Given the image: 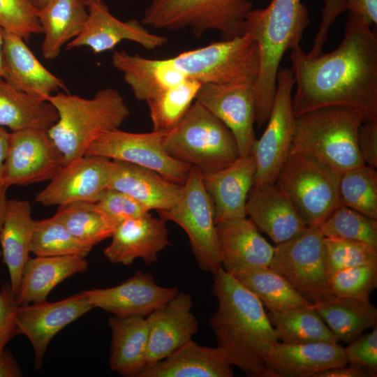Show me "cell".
Masks as SVG:
<instances>
[{
	"mask_svg": "<svg viewBox=\"0 0 377 377\" xmlns=\"http://www.w3.org/2000/svg\"><path fill=\"white\" fill-rule=\"evenodd\" d=\"M290 60L295 117L344 107L360 112L365 120H377V37L356 15L349 13L343 38L334 50L310 57L299 44L291 49Z\"/></svg>",
	"mask_w": 377,
	"mask_h": 377,
	"instance_id": "obj_1",
	"label": "cell"
},
{
	"mask_svg": "<svg viewBox=\"0 0 377 377\" xmlns=\"http://www.w3.org/2000/svg\"><path fill=\"white\" fill-rule=\"evenodd\" d=\"M218 307L209 320L219 347L249 377H274L265 356L279 341L260 300L221 267L214 274Z\"/></svg>",
	"mask_w": 377,
	"mask_h": 377,
	"instance_id": "obj_2",
	"label": "cell"
},
{
	"mask_svg": "<svg viewBox=\"0 0 377 377\" xmlns=\"http://www.w3.org/2000/svg\"><path fill=\"white\" fill-rule=\"evenodd\" d=\"M309 23L308 8L302 0H272L265 8L253 9L247 16L244 34L256 40L259 51V71L254 84L258 127L269 118L283 56L300 44Z\"/></svg>",
	"mask_w": 377,
	"mask_h": 377,
	"instance_id": "obj_3",
	"label": "cell"
},
{
	"mask_svg": "<svg viewBox=\"0 0 377 377\" xmlns=\"http://www.w3.org/2000/svg\"><path fill=\"white\" fill-rule=\"evenodd\" d=\"M47 101L58 114L48 133L66 164L83 156L100 135L119 128L130 115L121 95L111 87L98 90L91 98L61 91Z\"/></svg>",
	"mask_w": 377,
	"mask_h": 377,
	"instance_id": "obj_4",
	"label": "cell"
},
{
	"mask_svg": "<svg viewBox=\"0 0 377 377\" xmlns=\"http://www.w3.org/2000/svg\"><path fill=\"white\" fill-rule=\"evenodd\" d=\"M365 120L344 107L316 109L294 118L290 150L309 155L341 174L364 163L357 133Z\"/></svg>",
	"mask_w": 377,
	"mask_h": 377,
	"instance_id": "obj_5",
	"label": "cell"
},
{
	"mask_svg": "<svg viewBox=\"0 0 377 377\" xmlns=\"http://www.w3.org/2000/svg\"><path fill=\"white\" fill-rule=\"evenodd\" d=\"M163 147L170 156L202 172L221 170L239 156L231 131L196 101L179 123L165 133Z\"/></svg>",
	"mask_w": 377,
	"mask_h": 377,
	"instance_id": "obj_6",
	"label": "cell"
},
{
	"mask_svg": "<svg viewBox=\"0 0 377 377\" xmlns=\"http://www.w3.org/2000/svg\"><path fill=\"white\" fill-rule=\"evenodd\" d=\"M253 9L252 0H150L141 22L166 31L189 29L196 38L216 31L227 40L244 34Z\"/></svg>",
	"mask_w": 377,
	"mask_h": 377,
	"instance_id": "obj_7",
	"label": "cell"
},
{
	"mask_svg": "<svg viewBox=\"0 0 377 377\" xmlns=\"http://www.w3.org/2000/svg\"><path fill=\"white\" fill-rule=\"evenodd\" d=\"M340 175L309 155L290 150L275 183L304 223L319 227L339 206Z\"/></svg>",
	"mask_w": 377,
	"mask_h": 377,
	"instance_id": "obj_8",
	"label": "cell"
},
{
	"mask_svg": "<svg viewBox=\"0 0 377 377\" xmlns=\"http://www.w3.org/2000/svg\"><path fill=\"white\" fill-rule=\"evenodd\" d=\"M170 59L187 78L202 84H254L259 71L258 44L248 34L183 52Z\"/></svg>",
	"mask_w": 377,
	"mask_h": 377,
	"instance_id": "obj_9",
	"label": "cell"
},
{
	"mask_svg": "<svg viewBox=\"0 0 377 377\" xmlns=\"http://www.w3.org/2000/svg\"><path fill=\"white\" fill-rule=\"evenodd\" d=\"M157 212L184 230L200 269L214 274L221 267L213 204L198 168L191 167L175 203Z\"/></svg>",
	"mask_w": 377,
	"mask_h": 377,
	"instance_id": "obj_10",
	"label": "cell"
},
{
	"mask_svg": "<svg viewBox=\"0 0 377 377\" xmlns=\"http://www.w3.org/2000/svg\"><path fill=\"white\" fill-rule=\"evenodd\" d=\"M269 267L313 304L330 295L324 256V237L318 227L307 226L276 244Z\"/></svg>",
	"mask_w": 377,
	"mask_h": 377,
	"instance_id": "obj_11",
	"label": "cell"
},
{
	"mask_svg": "<svg viewBox=\"0 0 377 377\" xmlns=\"http://www.w3.org/2000/svg\"><path fill=\"white\" fill-rule=\"evenodd\" d=\"M295 80L290 69L279 68L276 87L267 126L251 150L256 171L253 185L276 182L292 143L294 115L292 92Z\"/></svg>",
	"mask_w": 377,
	"mask_h": 377,
	"instance_id": "obj_12",
	"label": "cell"
},
{
	"mask_svg": "<svg viewBox=\"0 0 377 377\" xmlns=\"http://www.w3.org/2000/svg\"><path fill=\"white\" fill-rule=\"evenodd\" d=\"M165 133L153 131L151 133H131L117 128L100 135L84 155H98L140 165L183 185L192 166L167 153L163 147Z\"/></svg>",
	"mask_w": 377,
	"mask_h": 377,
	"instance_id": "obj_13",
	"label": "cell"
},
{
	"mask_svg": "<svg viewBox=\"0 0 377 377\" xmlns=\"http://www.w3.org/2000/svg\"><path fill=\"white\" fill-rule=\"evenodd\" d=\"M65 165L48 129L29 128L11 131L1 184L8 188L50 181Z\"/></svg>",
	"mask_w": 377,
	"mask_h": 377,
	"instance_id": "obj_14",
	"label": "cell"
},
{
	"mask_svg": "<svg viewBox=\"0 0 377 377\" xmlns=\"http://www.w3.org/2000/svg\"><path fill=\"white\" fill-rule=\"evenodd\" d=\"M113 161L98 155H84L66 164L36 194L35 202L44 206L73 202H96L108 188Z\"/></svg>",
	"mask_w": 377,
	"mask_h": 377,
	"instance_id": "obj_15",
	"label": "cell"
},
{
	"mask_svg": "<svg viewBox=\"0 0 377 377\" xmlns=\"http://www.w3.org/2000/svg\"><path fill=\"white\" fill-rule=\"evenodd\" d=\"M231 131L239 156L251 153L256 140V94L247 83L202 84L195 100Z\"/></svg>",
	"mask_w": 377,
	"mask_h": 377,
	"instance_id": "obj_16",
	"label": "cell"
},
{
	"mask_svg": "<svg viewBox=\"0 0 377 377\" xmlns=\"http://www.w3.org/2000/svg\"><path fill=\"white\" fill-rule=\"evenodd\" d=\"M94 308L83 291L64 300H46L20 306L17 316V334L26 336L30 341L35 367L40 369L52 339L63 328Z\"/></svg>",
	"mask_w": 377,
	"mask_h": 377,
	"instance_id": "obj_17",
	"label": "cell"
},
{
	"mask_svg": "<svg viewBox=\"0 0 377 377\" xmlns=\"http://www.w3.org/2000/svg\"><path fill=\"white\" fill-rule=\"evenodd\" d=\"M88 18L82 32L65 46L66 50L87 47L94 54L112 50L123 40H130L147 50L163 46V36L151 33L136 20L123 22L110 12L103 1L87 4Z\"/></svg>",
	"mask_w": 377,
	"mask_h": 377,
	"instance_id": "obj_18",
	"label": "cell"
},
{
	"mask_svg": "<svg viewBox=\"0 0 377 377\" xmlns=\"http://www.w3.org/2000/svg\"><path fill=\"white\" fill-rule=\"evenodd\" d=\"M94 308L114 316L147 317L179 292L177 287L159 286L150 273L138 270L123 283L108 288L83 290Z\"/></svg>",
	"mask_w": 377,
	"mask_h": 377,
	"instance_id": "obj_19",
	"label": "cell"
},
{
	"mask_svg": "<svg viewBox=\"0 0 377 377\" xmlns=\"http://www.w3.org/2000/svg\"><path fill=\"white\" fill-rule=\"evenodd\" d=\"M166 221L149 212L125 219L116 227L110 244L103 250L108 261L129 265L137 258L150 265L170 245Z\"/></svg>",
	"mask_w": 377,
	"mask_h": 377,
	"instance_id": "obj_20",
	"label": "cell"
},
{
	"mask_svg": "<svg viewBox=\"0 0 377 377\" xmlns=\"http://www.w3.org/2000/svg\"><path fill=\"white\" fill-rule=\"evenodd\" d=\"M193 306L191 295L179 291L146 317L149 329L147 367L170 355L198 332V322L192 312Z\"/></svg>",
	"mask_w": 377,
	"mask_h": 377,
	"instance_id": "obj_21",
	"label": "cell"
},
{
	"mask_svg": "<svg viewBox=\"0 0 377 377\" xmlns=\"http://www.w3.org/2000/svg\"><path fill=\"white\" fill-rule=\"evenodd\" d=\"M216 226L221 268L235 276L246 270L269 267L274 246L249 218L224 221Z\"/></svg>",
	"mask_w": 377,
	"mask_h": 377,
	"instance_id": "obj_22",
	"label": "cell"
},
{
	"mask_svg": "<svg viewBox=\"0 0 377 377\" xmlns=\"http://www.w3.org/2000/svg\"><path fill=\"white\" fill-rule=\"evenodd\" d=\"M256 165L252 154L239 156L230 165L202 172L203 185L214 207V221L246 216V203L253 186Z\"/></svg>",
	"mask_w": 377,
	"mask_h": 377,
	"instance_id": "obj_23",
	"label": "cell"
},
{
	"mask_svg": "<svg viewBox=\"0 0 377 377\" xmlns=\"http://www.w3.org/2000/svg\"><path fill=\"white\" fill-rule=\"evenodd\" d=\"M22 37L4 31L3 80L13 87L45 100L58 92H68L64 80L49 71Z\"/></svg>",
	"mask_w": 377,
	"mask_h": 377,
	"instance_id": "obj_24",
	"label": "cell"
},
{
	"mask_svg": "<svg viewBox=\"0 0 377 377\" xmlns=\"http://www.w3.org/2000/svg\"><path fill=\"white\" fill-rule=\"evenodd\" d=\"M274 377H315L327 369L347 365L344 348L337 343L276 342L265 356Z\"/></svg>",
	"mask_w": 377,
	"mask_h": 377,
	"instance_id": "obj_25",
	"label": "cell"
},
{
	"mask_svg": "<svg viewBox=\"0 0 377 377\" xmlns=\"http://www.w3.org/2000/svg\"><path fill=\"white\" fill-rule=\"evenodd\" d=\"M246 212L258 230L267 235L275 244L291 239L307 227L276 183L253 185L247 198Z\"/></svg>",
	"mask_w": 377,
	"mask_h": 377,
	"instance_id": "obj_26",
	"label": "cell"
},
{
	"mask_svg": "<svg viewBox=\"0 0 377 377\" xmlns=\"http://www.w3.org/2000/svg\"><path fill=\"white\" fill-rule=\"evenodd\" d=\"M232 365L219 346H200L192 339L164 359L147 366L139 377H232Z\"/></svg>",
	"mask_w": 377,
	"mask_h": 377,
	"instance_id": "obj_27",
	"label": "cell"
},
{
	"mask_svg": "<svg viewBox=\"0 0 377 377\" xmlns=\"http://www.w3.org/2000/svg\"><path fill=\"white\" fill-rule=\"evenodd\" d=\"M112 161L108 188L128 194L149 212L167 210L175 203L182 185L148 168L126 161Z\"/></svg>",
	"mask_w": 377,
	"mask_h": 377,
	"instance_id": "obj_28",
	"label": "cell"
},
{
	"mask_svg": "<svg viewBox=\"0 0 377 377\" xmlns=\"http://www.w3.org/2000/svg\"><path fill=\"white\" fill-rule=\"evenodd\" d=\"M111 61L122 73L125 82L138 101H147L188 79L170 58L149 59L117 50L113 52Z\"/></svg>",
	"mask_w": 377,
	"mask_h": 377,
	"instance_id": "obj_29",
	"label": "cell"
},
{
	"mask_svg": "<svg viewBox=\"0 0 377 377\" xmlns=\"http://www.w3.org/2000/svg\"><path fill=\"white\" fill-rule=\"evenodd\" d=\"M87 268L86 257L78 255L29 257L24 267L17 294L18 304L45 301L61 282L86 272Z\"/></svg>",
	"mask_w": 377,
	"mask_h": 377,
	"instance_id": "obj_30",
	"label": "cell"
},
{
	"mask_svg": "<svg viewBox=\"0 0 377 377\" xmlns=\"http://www.w3.org/2000/svg\"><path fill=\"white\" fill-rule=\"evenodd\" d=\"M35 220L31 217L29 201L8 199L4 221L0 234L1 258L10 278V284L17 295L24 267L29 258Z\"/></svg>",
	"mask_w": 377,
	"mask_h": 377,
	"instance_id": "obj_31",
	"label": "cell"
},
{
	"mask_svg": "<svg viewBox=\"0 0 377 377\" xmlns=\"http://www.w3.org/2000/svg\"><path fill=\"white\" fill-rule=\"evenodd\" d=\"M108 325L112 331L110 369L123 376L139 377L147 367V318L113 316L109 318Z\"/></svg>",
	"mask_w": 377,
	"mask_h": 377,
	"instance_id": "obj_32",
	"label": "cell"
},
{
	"mask_svg": "<svg viewBox=\"0 0 377 377\" xmlns=\"http://www.w3.org/2000/svg\"><path fill=\"white\" fill-rule=\"evenodd\" d=\"M38 17L44 34L42 54L46 59L53 60L83 30L88 18L87 6L84 0H52L38 10Z\"/></svg>",
	"mask_w": 377,
	"mask_h": 377,
	"instance_id": "obj_33",
	"label": "cell"
},
{
	"mask_svg": "<svg viewBox=\"0 0 377 377\" xmlns=\"http://www.w3.org/2000/svg\"><path fill=\"white\" fill-rule=\"evenodd\" d=\"M313 304L339 341L350 343L365 330L377 325V309L369 301L331 294Z\"/></svg>",
	"mask_w": 377,
	"mask_h": 377,
	"instance_id": "obj_34",
	"label": "cell"
},
{
	"mask_svg": "<svg viewBox=\"0 0 377 377\" xmlns=\"http://www.w3.org/2000/svg\"><path fill=\"white\" fill-rule=\"evenodd\" d=\"M58 114L47 100L20 91L0 79V126L11 131L34 128L49 129Z\"/></svg>",
	"mask_w": 377,
	"mask_h": 377,
	"instance_id": "obj_35",
	"label": "cell"
},
{
	"mask_svg": "<svg viewBox=\"0 0 377 377\" xmlns=\"http://www.w3.org/2000/svg\"><path fill=\"white\" fill-rule=\"evenodd\" d=\"M267 313L276 331L279 340L282 342L338 343L339 341L320 316L313 304L281 312L269 311Z\"/></svg>",
	"mask_w": 377,
	"mask_h": 377,
	"instance_id": "obj_36",
	"label": "cell"
},
{
	"mask_svg": "<svg viewBox=\"0 0 377 377\" xmlns=\"http://www.w3.org/2000/svg\"><path fill=\"white\" fill-rule=\"evenodd\" d=\"M235 277L254 294L269 311L281 312L313 305L269 267L251 269Z\"/></svg>",
	"mask_w": 377,
	"mask_h": 377,
	"instance_id": "obj_37",
	"label": "cell"
},
{
	"mask_svg": "<svg viewBox=\"0 0 377 377\" xmlns=\"http://www.w3.org/2000/svg\"><path fill=\"white\" fill-rule=\"evenodd\" d=\"M54 215L75 237L91 247L111 237L119 224L99 211L94 202L60 205Z\"/></svg>",
	"mask_w": 377,
	"mask_h": 377,
	"instance_id": "obj_38",
	"label": "cell"
},
{
	"mask_svg": "<svg viewBox=\"0 0 377 377\" xmlns=\"http://www.w3.org/2000/svg\"><path fill=\"white\" fill-rule=\"evenodd\" d=\"M202 84L188 78L147 101L153 131L173 129L195 101Z\"/></svg>",
	"mask_w": 377,
	"mask_h": 377,
	"instance_id": "obj_39",
	"label": "cell"
},
{
	"mask_svg": "<svg viewBox=\"0 0 377 377\" xmlns=\"http://www.w3.org/2000/svg\"><path fill=\"white\" fill-rule=\"evenodd\" d=\"M339 206L354 209L377 219V172L363 164L340 175L338 186Z\"/></svg>",
	"mask_w": 377,
	"mask_h": 377,
	"instance_id": "obj_40",
	"label": "cell"
},
{
	"mask_svg": "<svg viewBox=\"0 0 377 377\" xmlns=\"http://www.w3.org/2000/svg\"><path fill=\"white\" fill-rule=\"evenodd\" d=\"M92 248L75 237L55 215L35 221L30 251L36 256L87 257Z\"/></svg>",
	"mask_w": 377,
	"mask_h": 377,
	"instance_id": "obj_41",
	"label": "cell"
},
{
	"mask_svg": "<svg viewBox=\"0 0 377 377\" xmlns=\"http://www.w3.org/2000/svg\"><path fill=\"white\" fill-rule=\"evenodd\" d=\"M318 228L325 238L361 242L377 250V219L347 207H337Z\"/></svg>",
	"mask_w": 377,
	"mask_h": 377,
	"instance_id": "obj_42",
	"label": "cell"
},
{
	"mask_svg": "<svg viewBox=\"0 0 377 377\" xmlns=\"http://www.w3.org/2000/svg\"><path fill=\"white\" fill-rule=\"evenodd\" d=\"M328 287L334 296L369 301L377 287V263L341 270L329 277Z\"/></svg>",
	"mask_w": 377,
	"mask_h": 377,
	"instance_id": "obj_43",
	"label": "cell"
},
{
	"mask_svg": "<svg viewBox=\"0 0 377 377\" xmlns=\"http://www.w3.org/2000/svg\"><path fill=\"white\" fill-rule=\"evenodd\" d=\"M325 265L328 276L362 265L377 263V250L357 242L324 237Z\"/></svg>",
	"mask_w": 377,
	"mask_h": 377,
	"instance_id": "obj_44",
	"label": "cell"
},
{
	"mask_svg": "<svg viewBox=\"0 0 377 377\" xmlns=\"http://www.w3.org/2000/svg\"><path fill=\"white\" fill-rule=\"evenodd\" d=\"M0 26L24 40L43 33L38 10L29 0H0Z\"/></svg>",
	"mask_w": 377,
	"mask_h": 377,
	"instance_id": "obj_45",
	"label": "cell"
},
{
	"mask_svg": "<svg viewBox=\"0 0 377 377\" xmlns=\"http://www.w3.org/2000/svg\"><path fill=\"white\" fill-rule=\"evenodd\" d=\"M94 203L99 211L119 223L125 219L149 212L145 206L128 194L108 187Z\"/></svg>",
	"mask_w": 377,
	"mask_h": 377,
	"instance_id": "obj_46",
	"label": "cell"
},
{
	"mask_svg": "<svg viewBox=\"0 0 377 377\" xmlns=\"http://www.w3.org/2000/svg\"><path fill=\"white\" fill-rule=\"evenodd\" d=\"M344 352L348 364L367 371L371 377L376 376L377 325L371 332L350 342Z\"/></svg>",
	"mask_w": 377,
	"mask_h": 377,
	"instance_id": "obj_47",
	"label": "cell"
},
{
	"mask_svg": "<svg viewBox=\"0 0 377 377\" xmlns=\"http://www.w3.org/2000/svg\"><path fill=\"white\" fill-rule=\"evenodd\" d=\"M20 305L10 283L0 290V353L17 332V316Z\"/></svg>",
	"mask_w": 377,
	"mask_h": 377,
	"instance_id": "obj_48",
	"label": "cell"
},
{
	"mask_svg": "<svg viewBox=\"0 0 377 377\" xmlns=\"http://www.w3.org/2000/svg\"><path fill=\"white\" fill-rule=\"evenodd\" d=\"M344 11L343 0H323L321 21L310 50L311 53L322 52L332 25Z\"/></svg>",
	"mask_w": 377,
	"mask_h": 377,
	"instance_id": "obj_49",
	"label": "cell"
},
{
	"mask_svg": "<svg viewBox=\"0 0 377 377\" xmlns=\"http://www.w3.org/2000/svg\"><path fill=\"white\" fill-rule=\"evenodd\" d=\"M357 146L364 164L377 168V120H365L357 133Z\"/></svg>",
	"mask_w": 377,
	"mask_h": 377,
	"instance_id": "obj_50",
	"label": "cell"
},
{
	"mask_svg": "<svg viewBox=\"0 0 377 377\" xmlns=\"http://www.w3.org/2000/svg\"><path fill=\"white\" fill-rule=\"evenodd\" d=\"M345 10L356 15L369 27L377 24V0H343Z\"/></svg>",
	"mask_w": 377,
	"mask_h": 377,
	"instance_id": "obj_51",
	"label": "cell"
},
{
	"mask_svg": "<svg viewBox=\"0 0 377 377\" xmlns=\"http://www.w3.org/2000/svg\"><path fill=\"white\" fill-rule=\"evenodd\" d=\"M22 376V369L8 349L0 353V377H20Z\"/></svg>",
	"mask_w": 377,
	"mask_h": 377,
	"instance_id": "obj_52",
	"label": "cell"
},
{
	"mask_svg": "<svg viewBox=\"0 0 377 377\" xmlns=\"http://www.w3.org/2000/svg\"><path fill=\"white\" fill-rule=\"evenodd\" d=\"M371 377L369 374L358 367L347 365L333 367L316 374L315 377Z\"/></svg>",
	"mask_w": 377,
	"mask_h": 377,
	"instance_id": "obj_53",
	"label": "cell"
},
{
	"mask_svg": "<svg viewBox=\"0 0 377 377\" xmlns=\"http://www.w3.org/2000/svg\"><path fill=\"white\" fill-rule=\"evenodd\" d=\"M10 132L4 127L0 126V186L5 159L7 154Z\"/></svg>",
	"mask_w": 377,
	"mask_h": 377,
	"instance_id": "obj_54",
	"label": "cell"
},
{
	"mask_svg": "<svg viewBox=\"0 0 377 377\" xmlns=\"http://www.w3.org/2000/svg\"><path fill=\"white\" fill-rule=\"evenodd\" d=\"M7 190H8V188H6L4 186H0V234L1 232V229H2L3 221H4L6 207V202L8 200L6 198ZM1 257V251L0 248V258Z\"/></svg>",
	"mask_w": 377,
	"mask_h": 377,
	"instance_id": "obj_55",
	"label": "cell"
},
{
	"mask_svg": "<svg viewBox=\"0 0 377 377\" xmlns=\"http://www.w3.org/2000/svg\"><path fill=\"white\" fill-rule=\"evenodd\" d=\"M4 30L0 26V79H3V66H2V50L3 44Z\"/></svg>",
	"mask_w": 377,
	"mask_h": 377,
	"instance_id": "obj_56",
	"label": "cell"
},
{
	"mask_svg": "<svg viewBox=\"0 0 377 377\" xmlns=\"http://www.w3.org/2000/svg\"><path fill=\"white\" fill-rule=\"evenodd\" d=\"M32 5L38 10H40L48 5L52 0H29Z\"/></svg>",
	"mask_w": 377,
	"mask_h": 377,
	"instance_id": "obj_57",
	"label": "cell"
},
{
	"mask_svg": "<svg viewBox=\"0 0 377 377\" xmlns=\"http://www.w3.org/2000/svg\"><path fill=\"white\" fill-rule=\"evenodd\" d=\"M86 2V4L92 3V2H100V1H104V0H84Z\"/></svg>",
	"mask_w": 377,
	"mask_h": 377,
	"instance_id": "obj_58",
	"label": "cell"
}]
</instances>
